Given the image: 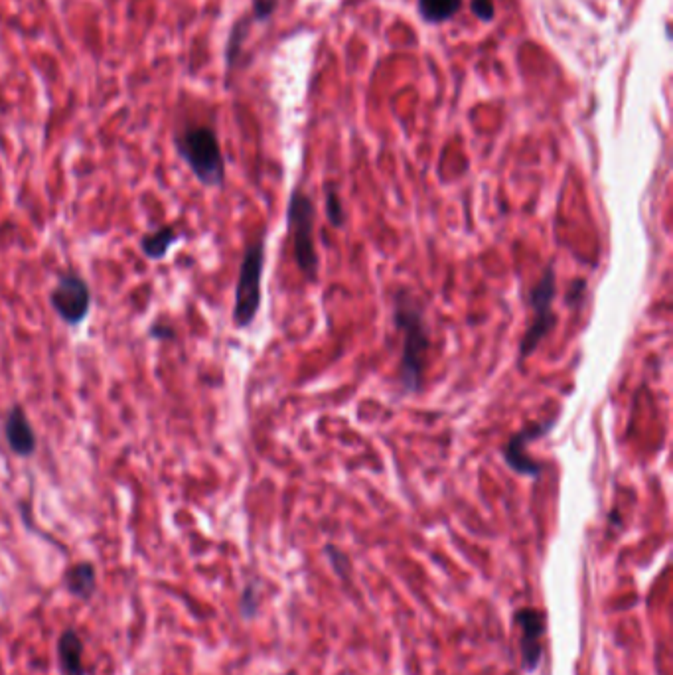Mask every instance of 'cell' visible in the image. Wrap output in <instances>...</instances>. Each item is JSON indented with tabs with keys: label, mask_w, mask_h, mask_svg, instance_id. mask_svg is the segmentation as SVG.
I'll list each match as a JSON object with an SVG mask.
<instances>
[{
	"label": "cell",
	"mask_w": 673,
	"mask_h": 675,
	"mask_svg": "<svg viewBox=\"0 0 673 675\" xmlns=\"http://www.w3.org/2000/svg\"><path fill=\"white\" fill-rule=\"evenodd\" d=\"M393 324L403 340L399 385L403 393L413 395L423 387V375L431 350V332L423 304L405 289L393 299Z\"/></svg>",
	"instance_id": "6da1fadb"
},
{
	"label": "cell",
	"mask_w": 673,
	"mask_h": 675,
	"mask_svg": "<svg viewBox=\"0 0 673 675\" xmlns=\"http://www.w3.org/2000/svg\"><path fill=\"white\" fill-rule=\"evenodd\" d=\"M178 156L206 188H222L225 182V158L218 135L212 127H186L174 137Z\"/></svg>",
	"instance_id": "7a4b0ae2"
},
{
	"label": "cell",
	"mask_w": 673,
	"mask_h": 675,
	"mask_svg": "<svg viewBox=\"0 0 673 675\" xmlns=\"http://www.w3.org/2000/svg\"><path fill=\"white\" fill-rule=\"evenodd\" d=\"M263 269H265V239L259 237L255 243L247 245L239 265V277L233 300V324L237 328H249L259 314L263 299L261 295Z\"/></svg>",
	"instance_id": "3957f363"
},
{
	"label": "cell",
	"mask_w": 673,
	"mask_h": 675,
	"mask_svg": "<svg viewBox=\"0 0 673 675\" xmlns=\"http://www.w3.org/2000/svg\"><path fill=\"white\" fill-rule=\"evenodd\" d=\"M314 202L300 190H293L287 206V225L293 241V255L297 267L308 281H316L318 277V253L314 245Z\"/></svg>",
	"instance_id": "277c9868"
},
{
	"label": "cell",
	"mask_w": 673,
	"mask_h": 675,
	"mask_svg": "<svg viewBox=\"0 0 673 675\" xmlns=\"http://www.w3.org/2000/svg\"><path fill=\"white\" fill-rule=\"evenodd\" d=\"M555 295H557V279H555L553 265H549L543 271L539 283L529 291V306L533 310V318H531V322L524 332V338L520 342V364L525 362L531 354H535L539 344L553 330L555 320H557L555 312H553Z\"/></svg>",
	"instance_id": "5b68a950"
},
{
	"label": "cell",
	"mask_w": 673,
	"mask_h": 675,
	"mask_svg": "<svg viewBox=\"0 0 673 675\" xmlns=\"http://www.w3.org/2000/svg\"><path fill=\"white\" fill-rule=\"evenodd\" d=\"M48 300L54 312L58 314V318L70 328L81 326L91 310L89 285L83 277L75 273L62 275L56 287L50 291Z\"/></svg>",
	"instance_id": "8992f818"
},
{
	"label": "cell",
	"mask_w": 673,
	"mask_h": 675,
	"mask_svg": "<svg viewBox=\"0 0 673 675\" xmlns=\"http://www.w3.org/2000/svg\"><path fill=\"white\" fill-rule=\"evenodd\" d=\"M557 425V417L549 419V421H539V423H529L527 427H524L522 431H518L516 435H512V439L506 443V447L502 449V456L506 460V464L520 476H525V478H531V480H537L545 466L531 458L527 454V445L537 441V439H543L545 435H549Z\"/></svg>",
	"instance_id": "52a82bcc"
},
{
	"label": "cell",
	"mask_w": 673,
	"mask_h": 675,
	"mask_svg": "<svg viewBox=\"0 0 673 675\" xmlns=\"http://www.w3.org/2000/svg\"><path fill=\"white\" fill-rule=\"evenodd\" d=\"M514 624L520 630V654L525 672H535L541 658L543 646L541 640L545 636V614L537 608H520L514 614Z\"/></svg>",
	"instance_id": "ba28073f"
},
{
	"label": "cell",
	"mask_w": 673,
	"mask_h": 675,
	"mask_svg": "<svg viewBox=\"0 0 673 675\" xmlns=\"http://www.w3.org/2000/svg\"><path fill=\"white\" fill-rule=\"evenodd\" d=\"M4 439L8 443L10 452L18 458H30L36 454L38 439L20 403H14L4 417Z\"/></svg>",
	"instance_id": "9c48e42d"
},
{
	"label": "cell",
	"mask_w": 673,
	"mask_h": 675,
	"mask_svg": "<svg viewBox=\"0 0 673 675\" xmlns=\"http://www.w3.org/2000/svg\"><path fill=\"white\" fill-rule=\"evenodd\" d=\"M64 587L75 599H91L97 589V571L93 563L81 561L64 573Z\"/></svg>",
	"instance_id": "30bf717a"
},
{
	"label": "cell",
	"mask_w": 673,
	"mask_h": 675,
	"mask_svg": "<svg viewBox=\"0 0 673 675\" xmlns=\"http://www.w3.org/2000/svg\"><path fill=\"white\" fill-rule=\"evenodd\" d=\"M58 660L64 675H85L83 642L75 630H64L58 640Z\"/></svg>",
	"instance_id": "8fae6325"
},
{
	"label": "cell",
	"mask_w": 673,
	"mask_h": 675,
	"mask_svg": "<svg viewBox=\"0 0 673 675\" xmlns=\"http://www.w3.org/2000/svg\"><path fill=\"white\" fill-rule=\"evenodd\" d=\"M178 241V231L172 225H162L141 237V251L150 261H162Z\"/></svg>",
	"instance_id": "7c38bea8"
},
{
	"label": "cell",
	"mask_w": 673,
	"mask_h": 675,
	"mask_svg": "<svg viewBox=\"0 0 673 675\" xmlns=\"http://www.w3.org/2000/svg\"><path fill=\"white\" fill-rule=\"evenodd\" d=\"M462 8V0H419V14L429 24H443Z\"/></svg>",
	"instance_id": "4fadbf2b"
},
{
	"label": "cell",
	"mask_w": 673,
	"mask_h": 675,
	"mask_svg": "<svg viewBox=\"0 0 673 675\" xmlns=\"http://www.w3.org/2000/svg\"><path fill=\"white\" fill-rule=\"evenodd\" d=\"M324 192H326V216H328V222L334 225V227H344L346 225V212H344V206H342V200L338 196L336 186L334 184H326Z\"/></svg>",
	"instance_id": "5bb4252c"
},
{
	"label": "cell",
	"mask_w": 673,
	"mask_h": 675,
	"mask_svg": "<svg viewBox=\"0 0 673 675\" xmlns=\"http://www.w3.org/2000/svg\"><path fill=\"white\" fill-rule=\"evenodd\" d=\"M245 34H247V20H239L235 24V28L231 30V38H229V44H227V52H225L227 68H231L235 64V58H237V52L241 50Z\"/></svg>",
	"instance_id": "9a60e30c"
},
{
	"label": "cell",
	"mask_w": 673,
	"mask_h": 675,
	"mask_svg": "<svg viewBox=\"0 0 673 675\" xmlns=\"http://www.w3.org/2000/svg\"><path fill=\"white\" fill-rule=\"evenodd\" d=\"M470 8L474 12L476 18H480L482 22H492L496 16V6L492 0H472Z\"/></svg>",
	"instance_id": "2e32d148"
},
{
	"label": "cell",
	"mask_w": 673,
	"mask_h": 675,
	"mask_svg": "<svg viewBox=\"0 0 673 675\" xmlns=\"http://www.w3.org/2000/svg\"><path fill=\"white\" fill-rule=\"evenodd\" d=\"M149 334L150 338L160 340V342H174L176 338V330L164 322H154L149 328Z\"/></svg>",
	"instance_id": "e0dca14e"
},
{
	"label": "cell",
	"mask_w": 673,
	"mask_h": 675,
	"mask_svg": "<svg viewBox=\"0 0 673 675\" xmlns=\"http://www.w3.org/2000/svg\"><path fill=\"white\" fill-rule=\"evenodd\" d=\"M275 8H277V0H255V6H253L255 20L269 18Z\"/></svg>",
	"instance_id": "ac0fdd59"
}]
</instances>
